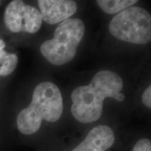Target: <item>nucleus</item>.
<instances>
[{
  "mask_svg": "<svg viewBox=\"0 0 151 151\" xmlns=\"http://www.w3.org/2000/svg\"><path fill=\"white\" fill-rule=\"evenodd\" d=\"M109 28L113 37L125 42L146 44L151 40V16L141 7L130 6L119 12Z\"/></svg>",
  "mask_w": 151,
  "mask_h": 151,
  "instance_id": "nucleus-4",
  "label": "nucleus"
},
{
  "mask_svg": "<svg viewBox=\"0 0 151 151\" xmlns=\"http://www.w3.org/2000/svg\"><path fill=\"white\" fill-rule=\"evenodd\" d=\"M18 62L16 54L0 50V76H6L14 72Z\"/></svg>",
  "mask_w": 151,
  "mask_h": 151,
  "instance_id": "nucleus-9",
  "label": "nucleus"
},
{
  "mask_svg": "<svg viewBox=\"0 0 151 151\" xmlns=\"http://www.w3.org/2000/svg\"><path fill=\"white\" fill-rule=\"evenodd\" d=\"M137 0H99L97 3L105 13L116 14L137 3Z\"/></svg>",
  "mask_w": 151,
  "mask_h": 151,
  "instance_id": "nucleus-8",
  "label": "nucleus"
},
{
  "mask_svg": "<svg viewBox=\"0 0 151 151\" xmlns=\"http://www.w3.org/2000/svg\"><path fill=\"white\" fill-rule=\"evenodd\" d=\"M5 46H6L5 42L2 40V39H0V50H3V49L5 48Z\"/></svg>",
  "mask_w": 151,
  "mask_h": 151,
  "instance_id": "nucleus-12",
  "label": "nucleus"
},
{
  "mask_svg": "<svg viewBox=\"0 0 151 151\" xmlns=\"http://www.w3.org/2000/svg\"><path fill=\"white\" fill-rule=\"evenodd\" d=\"M115 134L107 125H98L92 128L86 139L72 151H106L113 146Z\"/></svg>",
  "mask_w": 151,
  "mask_h": 151,
  "instance_id": "nucleus-7",
  "label": "nucleus"
},
{
  "mask_svg": "<svg viewBox=\"0 0 151 151\" xmlns=\"http://www.w3.org/2000/svg\"><path fill=\"white\" fill-rule=\"evenodd\" d=\"M84 34L85 24L81 19H67L57 27L53 39L42 43L41 54L52 65L67 64L75 57Z\"/></svg>",
  "mask_w": 151,
  "mask_h": 151,
  "instance_id": "nucleus-3",
  "label": "nucleus"
},
{
  "mask_svg": "<svg viewBox=\"0 0 151 151\" xmlns=\"http://www.w3.org/2000/svg\"><path fill=\"white\" fill-rule=\"evenodd\" d=\"M0 4H1V1H0Z\"/></svg>",
  "mask_w": 151,
  "mask_h": 151,
  "instance_id": "nucleus-13",
  "label": "nucleus"
},
{
  "mask_svg": "<svg viewBox=\"0 0 151 151\" xmlns=\"http://www.w3.org/2000/svg\"><path fill=\"white\" fill-rule=\"evenodd\" d=\"M142 101L143 104L146 107L151 108V87L148 86L146 90L143 92L142 95Z\"/></svg>",
  "mask_w": 151,
  "mask_h": 151,
  "instance_id": "nucleus-11",
  "label": "nucleus"
},
{
  "mask_svg": "<svg viewBox=\"0 0 151 151\" xmlns=\"http://www.w3.org/2000/svg\"><path fill=\"white\" fill-rule=\"evenodd\" d=\"M37 2L42 20L49 24L62 22L77 11L76 3L71 0H39Z\"/></svg>",
  "mask_w": 151,
  "mask_h": 151,
  "instance_id": "nucleus-6",
  "label": "nucleus"
},
{
  "mask_svg": "<svg viewBox=\"0 0 151 151\" xmlns=\"http://www.w3.org/2000/svg\"><path fill=\"white\" fill-rule=\"evenodd\" d=\"M63 112V101L59 88L45 81L36 86L30 104L19 113L17 126L22 134L29 135L40 129L43 120L54 122Z\"/></svg>",
  "mask_w": 151,
  "mask_h": 151,
  "instance_id": "nucleus-2",
  "label": "nucleus"
},
{
  "mask_svg": "<svg viewBox=\"0 0 151 151\" xmlns=\"http://www.w3.org/2000/svg\"><path fill=\"white\" fill-rule=\"evenodd\" d=\"M42 16L35 7L20 0L9 4L4 13L6 26L11 32H37L42 25Z\"/></svg>",
  "mask_w": 151,
  "mask_h": 151,
  "instance_id": "nucleus-5",
  "label": "nucleus"
},
{
  "mask_svg": "<svg viewBox=\"0 0 151 151\" xmlns=\"http://www.w3.org/2000/svg\"><path fill=\"white\" fill-rule=\"evenodd\" d=\"M132 151H151V142L148 139H141L136 143Z\"/></svg>",
  "mask_w": 151,
  "mask_h": 151,
  "instance_id": "nucleus-10",
  "label": "nucleus"
},
{
  "mask_svg": "<svg viewBox=\"0 0 151 151\" xmlns=\"http://www.w3.org/2000/svg\"><path fill=\"white\" fill-rule=\"evenodd\" d=\"M122 87L123 82L118 73L109 70L99 71L88 86H79L71 93L73 116L82 123L95 122L102 114L106 98L124 101V94L120 92Z\"/></svg>",
  "mask_w": 151,
  "mask_h": 151,
  "instance_id": "nucleus-1",
  "label": "nucleus"
}]
</instances>
